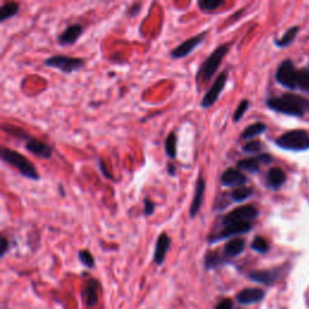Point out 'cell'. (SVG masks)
<instances>
[{
  "label": "cell",
  "mask_w": 309,
  "mask_h": 309,
  "mask_svg": "<svg viewBox=\"0 0 309 309\" xmlns=\"http://www.w3.org/2000/svg\"><path fill=\"white\" fill-rule=\"evenodd\" d=\"M222 5H225L224 0H198L197 2V6L203 13H213Z\"/></svg>",
  "instance_id": "obj_28"
},
{
  "label": "cell",
  "mask_w": 309,
  "mask_h": 309,
  "mask_svg": "<svg viewBox=\"0 0 309 309\" xmlns=\"http://www.w3.org/2000/svg\"><path fill=\"white\" fill-rule=\"evenodd\" d=\"M267 130V126L262 122H255L250 124L245 128L244 131L241 133V139L242 140H252V138L258 137V135L265 133Z\"/></svg>",
  "instance_id": "obj_24"
},
{
  "label": "cell",
  "mask_w": 309,
  "mask_h": 309,
  "mask_svg": "<svg viewBox=\"0 0 309 309\" xmlns=\"http://www.w3.org/2000/svg\"><path fill=\"white\" fill-rule=\"evenodd\" d=\"M242 150L243 152H245V154H249V155L258 154V152L262 150V143L259 140H250L245 145H243Z\"/></svg>",
  "instance_id": "obj_35"
},
{
  "label": "cell",
  "mask_w": 309,
  "mask_h": 309,
  "mask_svg": "<svg viewBox=\"0 0 309 309\" xmlns=\"http://www.w3.org/2000/svg\"><path fill=\"white\" fill-rule=\"evenodd\" d=\"M165 151L169 158L175 159L178 157V134L175 131H172L167 135L165 140Z\"/></svg>",
  "instance_id": "obj_23"
},
{
  "label": "cell",
  "mask_w": 309,
  "mask_h": 309,
  "mask_svg": "<svg viewBox=\"0 0 309 309\" xmlns=\"http://www.w3.org/2000/svg\"><path fill=\"white\" fill-rule=\"evenodd\" d=\"M221 186L224 187H242L245 186V184L248 183V178L242 171H239L238 168H227L226 171L222 172L220 178Z\"/></svg>",
  "instance_id": "obj_12"
},
{
  "label": "cell",
  "mask_w": 309,
  "mask_h": 309,
  "mask_svg": "<svg viewBox=\"0 0 309 309\" xmlns=\"http://www.w3.org/2000/svg\"><path fill=\"white\" fill-rule=\"evenodd\" d=\"M276 144L285 150L303 151L309 149V135L303 131H291L280 135Z\"/></svg>",
  "instance_id": "obj_6"
},
{
  "label": "cell",
  "mask_w": 309,
  "mask_h": 309,
  "mask_svg": "<svg viewBox=\"0 0 309 309\" xmlns=\"http://www.w3.org/2000/svg\"><path fill=\"white\" fill-rule=\"evenodd\" d=\"M263 296H265L263 290L259 289V287H248V289L242 290L237 295V300L242 304H251L261 301Z\"/></svg>",
  "instance_id": "obj_17"
},
{
  "label": "cell",
  "mask_w": 309,
  "mask_h": 309,
  "mask_svg": "<svg viewBox=\"0 0 309 309\" xmlns=\"http://www.w3.org/2000/svg\"><path fill=\"white\" fill-rule=\"evenodd\" d=\"M2 130H3V132H5V133L11 135V137H15L22 141L29 140L30 137H32V135L28 134L27 132H24L22 128L13 126V124H3Z\"/></svg>",
  "instance_id": "obj_27"
},
{
  "label": "cell",
  "mask_w": 309,
  "mask_h": 309,
  "mask_svg": "<svg viewBox=\"0 0 309 309\" xmlns=\"http://www.w3.org/2000/svg\"><path fill=\"white\" fill-rule=\"evenodd\" d=\"M167 174H168L169 176L176 175V168L174 165H172V163H168V165H167Z\"/></svg>",
  "instance_id": "obj_42"
},
{
  "label": "cell",
  "mask_w": 309,
  "mask_h": 309,
  "mask_svg": "<svg viewBox=\"0 0 309 309\" xmlns=\"http://www.w3.org/2000/svg\"><path fill=\"white\" fill-rule=\"evenodd\" d=\"M241 15H242V11H238V12H235V13H234V15L231 17V21H232V20H234V21H235V20H237V19H238V17H239V16H241Z\"/></svg>",
  "instance_id": "obj_44"
},
{
  "label": "cell",
  "mask_w": 309,
  "mask_h": 309,
  "mask_svg": "<svg viewBox=\"0 0 309 309\" xmlns=\"http://www.w3.org/2000/svg\"><path fill=\"white\" fill-rule=\"evenodd\" d=\"M279 278V270L278 269H267V270H255L249 273V279L252 282L261 284H273Z\"/></svg>",
  "instance_id": "obj_18"
},
{
  "label": "cell",
  "mask_w": 309,
  "mask_h": 309,
  "mask_svg": "<svg viewBox=\"0 0 309 309\" xmlns=\"http://www.w3.org/2000/svg\"><path fill=\"white\" fill-rule=\"evenodd\" d=\"M24 148H26V150L29 152V154L44 159L51 158L52 154H53V150H52L50 145L46 144L43 140H40V139H37L33 137H30L29 140L26 141Z\"/></svg>",
  "instance_id": "obj_14"
},
{
  "label": "cell",
  "mask_w": 309,
  "mask_h": 309,
  "mask_svg": "<svg viewBox=\"0 0 309 309\" xmlns=\"http://www.w3.org/2000/svg\"><path fill=\"white\" fill-rule=\"evenodd\" d=\"M78 258L80 260V262L82 263L83 266L87 267V268H95V258L88 250H80L78 252Z\"/></svg>",
  "instance_id": "obj_34"
},
{
  "label": "cell",
  "mask_w": 309,
  "mask_h": 309,
  "mask_svg": "<svg viewBox=\"0 0 309 309\" xmlns=\"http://www.w3.org/2000/svg\"><path fill=\"white\" fill-rule=\"evenodd\" d=\"M297 87L309 92V69H301L297 71Z\"/></svg>",
  "instance_id": "obj_33"
},
{
  "label": "cell",
  "mask_w": 309,
  "mask_h": 309,
  "mask_svg": "<svg viewBox=\"0 0 309 309\" xmlns=\"http://www.w3.org/2000/svg\"><path fill=\"white\" fill-rule=\"evenodd\" d=\"M98 163H99V168H100V171H102L103 175L105 176L106 179H109V180H114L113 175H110V173L107 172V169H105V165H104V162L102 161V159L98 158Z\"/></svg>",
  "instance_id": "obj_40"
},
{
  "label": "cell",
  "mask_w": 309,
  "mask_h": 309,
  "mask_svg": "<svg viewBox=\"0 0 309 309\" xmlns=\"http://www.w3.org/2000/svg\"><path fill=\"white\" fill-rule=\"evenodd\" d=\"M250 248H251L256 252L265 254V252H267L269 250V244L265 238L261 237V235H258V237H255L254 239H252L251 244H250Z\"/></svg>",
  "instance_id": "obj_31"
},
{
  "label": "cell",
  "mask_w": 309,
  "mask_h": 309,
  "mask_svg": "<svg viewBox=\"0 0 309 309\" xmlns=\"http://www.w3.org/2000/svg\"><path fill=\"white\" fill-rule=\"evenodd\" d=\"M20 12V4L17 3H5L0 8V23H4Z\"/></svg>",
  "instance_id": "obj_26"
},
{
  "label": "cell",
  "mask_w": 309,
  "mask_h": 309,
  "mask_svg": "<svg viewBox=\"0 0 309 309\" xmlns=\"http://www.w3.org/2000/svg\"><path fill=\"white\" fill-rule=\"evenodd\" d=\"M259 216V209L251 204H246V206H242L235 208V209L231 210L230 213L222 215L219 219V225L224 224H233V222H251Z\"/></svg>",
  "instance_id": "obj_7"
},
{
  "label": "cell",
  "mask_w": 309,
  "mask_h": 309,
  "mask_svg": "<svg viewBox=\"0 0 309 309\" xmlns=\"http://www.w3.org/2000/svg\"><path fill=\"white\" fill-rule=\"evenodd\" d=\"M260 162L259 156L256 157H248V158H242L237 162V168L242 172H246L250 173V174H255V173H259L260 171Z\"/></svg>",
  "instance_id": "obj_22"
},
{
  "label": "cell",
  "mask_w": 309,
  "mask_h": 309,
  "mask_svg": "<svg viewBox=\"0 0 309 309\" xmlns=\"http://www.w3.org/2000/svg\"><path fill=\"white\" fill-rule=\"evenodd\" d=\"M252 230L251 222H233V224L219 225V230L211 231L207 241L209 244H215L225 239H230L237 235L245 234Z\"/></svg>",
  "instance_id": "obj_4"
},
{
  "label": "cell",
  "mask_w": 309,
  "mask_h": 309,
  "mask_svg": "<svg viewBox=\"0 0 309 309\" xmlns=\"http://www.w3.org/2000/svg\"><path fill=\"white\" fill-rule=\"evenodd\" d=\"M297 33H298V28L297 27L290 28V29L287 30V32L284 34V35L280 38L279 40L276 41V45H277V46H279V47L289 46V45L295 40V38H296Z\"/></svg>",
  "instance_id": "obj_30"
},
{
  "label": "cell",
  "mask_w": 309,
  "mask_h": 309,
  "mask_svg": "<svg viewBox=\"0 0 309 309\" xmlns=\"http://www.w3.org/2000/svg\"><path fill=\"white\" fill-rule=\"evenodd\" d=\"M228 52H230V44H221L208 56L203 63L199 65L198 71L196 74L197 86L199 85V81L202 83H208L213 79Z\"/></svg>",
  "instance_id": "obj_2"
},
{
  "label": "cell",
  "mask_w": 309,
  "mask_h": 309,
  "mask_svg": "<svg viewBox=\"0 0 309 309\" xmlns=\"http://www.w3.org/2000/svg\"><path fill=\"white\" fill-rule=\"evenodd\" d=\"M171 245H172L171 237H169L168 233H166V232H162V233L158 235L155 245L154 262L156 265L157 266L163 265V262H165V260L167 258V254H168L169 249H171Z\"/></svg>",
  "instance_id": "obj_15"
},
{
  "label": "cell",
  "mask_w": 309,
  "mask_h": 309,
  "mask_svg": "<svg viewBox=\"0 0 309 309\" xmlns=\"http://www.w3.org/2000/svg\"><path fill=\"white\" fill-rule=\"evenodd\" d=\"M249 106H250V102H249V100L248 99H243L242 102L238 104V106L235 107L233 115H232V121H233L234 123L239 122V121H241L243 119V116L245 115L246 111H248Z\"/></svg>",
  "instance_id": "obj_32"
},
{
  "label": "cell",
  "mask_w": 309,
  "mask_h": 309,
  "mask_svg": "<svg viewBox=\"0 0 309 309\" xmlns=\"http://www.w3.org/2000/svg\"><path fill=\"white\" fill-rule=\"evenodd\" d=\"M207 35H208V30L197 34V35L191 37L187 40L183 41L181 44L178 45V46L174 47L171 51V58L172 60H181V58H185L187 56H190L197 47H199L201 45L207 40Z\"/></svg>",
  "instance_id": "obj_9"
},
{
  "label": "cell",
  "mask_w": 309,
  "mask_h": 309,
  "mask_svg": "<svg viewBox=\"0 0 309 309\" xmlns=\"http://www.w3.org/2000/svg\"><path fill=\"white\" fill-rule=\"evenodd\" d=\"M83 32H85V27L82 24H70V26L65 28L63 32L57 37V43L61 46H70V45H74L81 38Z\"/></svg>",
  "instance_id": "obj_13"
},
{
  "label": "cell",
  "mask_w": 309,
  "mask_h": 309,
  "mask_svg": "<svg viewBox=\"0 0 309 309\" xmlns=\"http://www.w3.org/2000/svg\"><path fill=\"white\" fill-rule=\"evenodd\" d=\"M227 80L228 70H224L215 78L213 85H211L209 89L204 93L203 98L201 100V107H203V109H209V107L213 106L214 104L217 102L219 98H220L221 92L226 87Z\"/></svg>",
  "instance_id": "obj_8"
},
{
  "label": "cell",
  "mask_w": 309,
  "mask_h": 309,
  "mask_svg": "<svg viewBox=\"0 0 309 309\" xmlns=\"http://www.w3.org/2000/svg\"><path fill=\"white\" fill-rule=\"evenodd\" d=\"M156 209V203L149 197H145L144 198V209H143V214L144 216L150 217L151 215H154Z\"/></svg>",
  "instance_id": "obj_36"
},
{
  "label": "cell",
  "mask_w": 309,
  "mask_h": 309,
  "mask_svg": "<svg viewBox=\"0 0 309 309\" xmlns=\"http://www.w3.org/2000/svg\"><path fill=\"white\" fill-rule=\"evenodd\" d=\"M260 162H261V165H268L269 162H272V156L268 154H262L259 155Z\"/></svg>",
  "instance_id": "obj_41"
},
{
  "label": "cell",
  "mask_w": 309,
  "mask_h": 309,
  "mask_svg": "<svg viewBox=\"0 0 309 309\" xmlns=\"http://www.w3.org/2000/svg\"><path fill=\"white\" fill-rule=\"evenodd\" d=\"M98 294H99V283L95 279L88 280L85 286V291H83L86 304H87L88 307H93V305L97 304V302H98Z\"/></svg>",
  "instance_id": "obj_20"
},
{
  "label": "cell",
  "mask_w": 309,
  "mask_h": 309,
  "mask_svg": "<svg viewBox=\"0 0 309 309\" xmlns=\"http://www.w3.org/2000/svg\"><path fill=\"white\" fill-rule=\"evenodd\" d=\"M232 203L230 192H220L215 197L213 211H224Z\"/></svg>",
  "instance_id": "obj_29"
},
{
  "label": "cell",
  "mask_w": 309,
  "mask_h": 309,
  "mask_svg": "<svg viewBox=\"0 0 309 309\" xmlns=\"http://www.w3.org/2000/svg\"><path fill=\"white\" fill-rule=\"evenodd\" d=\"M232 307H233V302H232V300H230V298H225V300L219 302L215 309H232Z\"/></svg>",
  "instance_id": "obj_39"
},
{
  "label": "cell",
  "mask_w": 309,
  "mask_h": 309,
  "mask_svg": "<svg viewBox=\"0 0 309 309\" xmlns=\"http://www.w3.org/2000/svg\"><path fill=\"white\" fill-rule=\"evenodd\" d=\"M206 190H207L206 178H204L203 173L201 172L198 178H197V180H196V184H194L192 202H191V206L189 209L190 219H192V220L197 216V215H198L201 209H202V206L204 202V196H206Z\"/></svg>",
  "instance_id": "obj_11"
},
{
  "label": "cell",
  "mask_w": 309,
  "mask_h": 309,
  "mask_svg": "<svg viewBox=\"0 0 309 309\" xmlns=\"http://www.w3.org/2000/svg\"><path fill=\"white\" fill-rule=\"evenodd\" d=\"M44 65L47 68L58 69V70L71 74V72L79 71L86 65V60L81 57H71L67 54H54L45 58Z\"/></svg>",
  "instance_id": "obj_5"
},
{
  "label": "cell",
  "mask_w": 309,
  "mask_h": 309,
  "mask_svg": "<svg viewBox=\"0 0 309 309\" xmlns=\"http://www.w3.org/2000/svg\"><path fill=\"white\" fill-rule=\"evenodd\" d=\"M58 191H60L61 197H65V190H64L63 184H60V185H58Z\"/></svg>",
  "instance_id": "obj_43"
},
{
  "label": "cell",
  "mask_w": 309,
  "mask_h": 309,
  "mask_svg": "<svg viewBox=\"0 0 309 309\" xmlns=\"http://www.w3.org/2000/svg\"><path fill=\"white\" fill-rule=\"evenodd\" d=\"M254 193V190L251 187L248 186H242V187H237V189H233L230 192L231 199L232 202H237V203H242L244 201L249 199L250 197L252 196Z\"/></svg>",
  "instance_id": "obj_25"
},
{
  "label": "cell",
  "mask_w": 309,
  "mask_h": 309,
  "mask_svg": "<svg viewBox=\"0 0 309 309\" xmlns=\"http://www.w3.org/2000/svg\"><path fill=\"white\" fill-rule=\"evenodd\" d=\"M246 243L245 239L243 238H232L230 241L226 242V244L224 245V249H222V252L227 256L228 259L232 258H237L242 254L243 251L245 250Z\"/></svg>",
  "instance_id": "obj_19"
},
{
  "label": "cell",
  "mask_w": 309,
  "mask_h": 309,
  "mask_svg": "<svg viewBox=\"0 0 309 309\" xmlns=\"http://www.w3.org/2000/svg\"><path fill=\"white\" fill-rule=\"evenodd\" d=\"M141 6H143L141 3H133V4H132L127 10V16L130 17V19L138 16L139 12H140V10H141Z\"/></svg>",
  "instance_id": "obj_37"
},
{
  "label": "cell",
  "mask_w": 309,
  "mask_h": 309,
  "mask_svg": "<svg viewBox=\"0 0 309 309\" xmlns=\"http://www.w3.org/2000/svg\"><path fill=\"white\" fill-rule=\"evenodd\" d=\"M0 157H2L3 161L9 163L13 168H16L23 178L34 180V181H39L40 180L41 176L37 167L34 166V163L29 161L24 155L20 154L19 151H15L6 147H2V149H0Z\"/></svg>",
  "instance_id": "obj_1"
},
{
  "label": "cell",
  "mask_w": 309,
  "mask_h": 309,
  "mask_svg": "<svg viewBox=\"0 0 309 309\" xmlns=\"http://www.w3.org/2000/svg\"><path fill=\"white\" fill-rule=\"evenodd\" d=\"M267 106L277 113L286 114L291 116L303 115L305 110V102L298 96L284 95L267 99Z\"/></svg>",
  "instance_id": "obj_3"
},
{
  "label": "cell",
  "mask_w": 309,
  "mask_h": 309,
  "mask_svg": "<svg viewBox=\"0 0 309 309\" xmlns=\"http://www.w3.org/2000/svg\"><path fill=\"white\" fill-rule=\"evenodd\" d=\"M285 173L280 168H278V167H273V168H270L268 173H267V184H268L269 187H272L274 190L282 187L283 184L285 183Z\"/></svg>",
  "instance_id": "obj_21"
},
{
  "label": "cell",
  "mask_w": 309,
  "mask_h": 309,
  "mask_svg": "<svg viewBox=\"0 0 309 309\" xmlns=\"http://www.w3.org/2000/svg\"><path fill=\"white\" fill-rule=\"evenodd\" d=\"M228 260L230 259L222 252V250H209L204 256V267L207 269L217 268L228 263Z\"/></svg>",
  "instance_id": "obj_16"
},
{
  "label": "cell",
  "mask_w": 309,
  "mask_h": 309,
  "mask_svg": "<svg viewBox=\"0 0 309 309\" xmlns=\"http://www.w3.org/2000/svg\"><path fill=\"white\" fill-rule=\"evenodd\" d=\"M297 71L295 65L291 61H284L279 65L276 72L277 81L286 88H296L297 87Z\"/></svg>",
  "instance_id": "obj_10"
},
{
  "label": "cell",
  "mask_w": 309,
  "mask_h": 309,
  "mask_svg": "<svg viewBox=\"0 0 309 309\" xmlns=\"http://www.w3.org/2000/svg\"><path fill=\"white\" fill-rule=\"evenodd\" d=\"M0 243H2V248H0V256L4 258L5 254L9 251V249H10V242H9V239L5 237V235H2V237H0Z\"/></svg>",
  "instance_id": "obj_38"
}]
</instances>
